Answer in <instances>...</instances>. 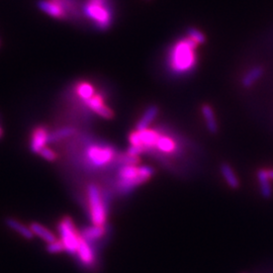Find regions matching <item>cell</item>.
<instances>
[{"instance_id":"cell-1","label":"cell","mask_w":273,"mask_h":273,"mask_svg":"<svg viewBox=\"0 0 273 273\" xmlns=\"http://www.w3.org/2000/svg\"><path fill=\"white\" fill-rule=\"evenodd\" d=\"M197 44L189 37L175 42L170 48L167 57V65L175 76L187 75L193 71L197 64L195 50Z\"/></svg>"},{"instance_id":"cell-2","label":"cell","mask_w":273,"mask_h":273,"mask_svg":"<svg viewBox=\"0 0 273 273\" xmlns=\"http://www.w3.org/2000/svg\"><path fill=\"white\" fill-rule=\"evenodd\" d=\"M84 15L99 31H107L113 21L111 0H85L81 7Z\"/></svg>"},{"instance_id":"cell-3","label":"cell","mask_w":273,"mask_h":273,"mask_svg":"<svg viewBox=\"0 0 273 273\" xmlns=\"http://www.w3.org/2000/svg\"><path fill=\"white\" fill-rule=\"evenodd\" d=\"M90 219L93 225L104 226L107 217L106 200L97 185L90 184L87 189Z\"/></svg>"},{"instance_id":"cell-4","label":"cell","mask_w":273,"mask_h":273,"mask_svg":"<svg viewBox=\"0 0 273 273\" xmlns=\"http://www.w3.org/2000/svg\"><path fill=\"white\" fill-rule=\"evenodd\" d=\"M118 176L117 188L122 194H127L136 186L148 181L147 178L140 174L136 165H123L118 172Z\"/></svg>"},{"instance_id":"cell-5","label":"cell","mask_w":273,"mask_h":273,"mask_svg":"<svg viewBox=\"0 0 273 273\" xmlns=\"http://www.w3.org/2000/svg\"><path fill=\"white\" fill-rule=\"evenodd\" d=\"M58 230L60 234V240L65 247V251L71 255H76L81 235L76 230L73 221L70 218H64L59 223Z\"/></svg>"},{"instance_id":"cell-6","label":"cell","mask_w":273,"mask_h":273,"mask_svg":"<svg viewBox=\"0 0 273 273\" xmlns=\"http://www.w3.org/2000/svg\"><path fill=\"white\" fill-rule=\"evenodd\" d=\"M116 156V151L111 146L91 145L86 149V159L93 167H103L110 163Z\"/></svg>"},{"instance_id":"cell-7","label":"cell","mask_w":273,"mask_h":273,"mask_svg":"<svg viewBox=\"0 0 273 273\" xmlns=\"http://www.w3.org/2000/svg\"><path fill=\"white\" fill-rule=\"evenodd\" d=\"M38 8L45 12L46 14L57 18V19H62V20H67L69 19L65 11L54 1L52 0H39L38 3Z\"/></svg>"},{"instance_id":"cell-8","label":"cell","mask_w":273,"mask_h":273,"mask_svg":"<svg viewBox=\"0 0 273 273\" xmlns=\"http://www.w3.org/2000/svg\"><path fill=\"white\" fill-rule=\"evenodd\" d=\"M85 103L87 107L103 119L108 120L113 117V111L103 103V99L100 95H94L89 100L85 101Z\"/></svg>"},{"instance_id":"cell-9","label":"cell","mask_w":273,"mask_h":273,"mask_svg":"<svg viewBox=\"0 0 273 273\" xmlns=\"http://www.w3.org/2000/svg\"><path fill=\"white\" fill-rule=\"evenodd\" d=\"M49 143V133L45 127H39L37 128L31 139L30 143V149L33 153L39 154L43 148H45L46 145Z\"/></svg>"},{"instance_id":"cell-10","label":"cell","mask_w":273,"mask_h":273,"mask_svg":"<svg viewBox=\"0 0 273 273\" xmlns=\"http://www.w3.org/2000/svg\"><path fill=\"white\" fill-rule=\"evenodd\" d=\"M76 255L78 256L80 262L83 265L86 266H91L94 262V252H93V248L91 246L90 243H88L87 241H85L82 237L80 239L79 242V246H78V250Z\"/></svg>"},{"instance_id":"cell-11","label":"cell","mask_w":273,"mask_h":273,"mask_svg":"<svg viewBox=\"0 0 273 273\" xmlns=\"http://www.w3.org/2000/svg\"><path fill=\"white\" fill-rule=\"evenodd\" d=\"M57 3L67 14L68 18H78L80 16L79 0H52Z\"/></svg>"},{"instance_id":"cell-12","label":"cell","mask_w":273,"mask_h":273,"mask_svg":"<svg viewBox=\"0 0 273 273\" xmlns=\"http://www.w3.org/2000/svg\"><path fill=\"white\" fill-rule=\"evenodd\" d=\"M159 108L156 105H150L145 111L142 118L139 120L136 126V131H144L153 123V121L158 116Z\"/></svg>"},{"instance_id":"cell-13","label":"cell","mask_w":273,"mask_h":273,"mask_svg":"<svg viewBox=\"0 0 273 273\" xmlns=\"http://www.w3.org/2000/svg\"><path fill=\"white\" fill-rule=\"evenodd\" d=\"M138 133L140 136L142 146H144L146 148V152L155 148L156 143L160 136V134L157 131L146 129L144 131H140V132L138 131Z\"/></svg>"},{"instance_id":"cell-14","label":"cell","mask_w":273,"mask_h":273,"mask_svg":"<svg viewBox=\"0 0 273 273\" xmlns=\"http://www.w3.org/2000/svg\"><path fill=\"white\" fill-rule=\"evenodd\" d=\"M7 227L11 230H13L14 232H16L17 234H19L21 237H24L25 239H28V240H31L35 237L33 231L31 230V228L24 225L22 223L18 222L17 220L15 219H12V218H8L6 221H5Z\"/></svg>"},{"instance_id":"cell-15","label":"cell","mask_w":273,"mask_h":273,"mask_svg":"<svg viewBox=\"0 0 273 273\" xmlns=\"http://www.w3.org/2000/svg\"><path fill=\"white\" fill-rule=\"evenodd\" d=\"M105 233V228L104 226H98V225H93L91 227L85 228L80 232L81 237L87 241L88 243L93 244V242L97 241L100 239Z\"/></svg>"},{"instance_id":"cell-16","label":"cell","mask_w":273,"mask_h":273,"mask_svg":"<svg viewBox=\"0 0 273 273\" xmlns=\"http://www.w3.org/2000/svg\"><path fill=\"white\" fill-rule=\"evenodd\" d=\"M257 178H258L262 196L264 198H270L272 196V188L270 185V178L268 176L267 170L260 169L257 172Z\"/></svg>"},{"instance_id":"cell-17","label":"cell","mask_w":273,"mask_h":273,"mask_svg":"<svg viewBox=\"0 0 273 273\" xmlns=\"http://www.w3.org/2000/svg\"><path fill=\"white\" fill-rule=\"evenodd\" d=\"M201 112H202V116L204 118L208 130L212 134H216L218 132L219 127H218L217 119H216V116H215L213 108L209 104H203L201 107Z\"/></svg>"},{"instance_id":"cell-18","label":"cell","mask_w":273,"mask_h":273,"mask_svg":"<svg viewBox=\"0 0 273 273\" xmlns=\"http://www.w3.org/2000/svg\"><path fill=\"white\" fill-rule=\"evenodd\" d=\"M263 73H264V70H263L262 67H260V66L253 67L243 77V79H242V85L244 87H246V88L251 87L252 85H254L262 77Z\"/></svg>"},{"instance_id":"cell-19","label":"cell","mask_w":273,"mask_h":273,"mask_svg":"<svg viewBox=\"0 0 273 273\" xmlns=\"http://www.w3.org/2000/svg\"><path fill=\"white\" fill-rule=\"evenodd\" d=\"M30 228L33 231L35 236L39 237L40 239H42L43 241H45L46 243H48V244L57 240L56 236L49 229H47V228L44 227L43 225H41L39 223H32Z\"/></svg>"},{"instance_id":"cell-20","label":"cell","mask_w":273,"mask_h":273,"mask_svg":"<svg viewBox=\"0 0 273 273\" xmlns=\"http://www.w3.org/2000/svg\"><path fill=\"white\" fill-rule=\"evenodd\" d=\"M155 148L157 150H159L162 153L165 154H172L175 152L176 150V144L175 142L168 136H159Z\"/></svg>"},{"instance_id":"cell-21","label":"cell","mask_w":273,"mask_h":273,"mask_svg":"<svg viewBox=\"0 0 273 273\" xmlns=\"http://www.w3.org/2000/svg\"><path fill=\"white\" fill-rule=\"evenodd\" d=\"M221 173L224 176L225 181L227 182L228 185L231 188L237 189L240 186V181H239L236 173L234 172L233 168L227 163H224L221 165Z\"/></svg>"},{"instance_id":"cell-22","label":"cell","mask_w":273,"mask_h":273,"mask_svg":"<svg viewBox=\"0 0 273 273\" xmlns=\"http://www.w3.org/2000/svg\"><path fill=\"white\" fill-rule=\"evenodd\" d=\"M75 134V129L73 128H70V127H65V128H62V129H59L51 134H49V143H52V142H58L62 139H65V138H69V136H72Z\"/></svg>"},{"instance_id":"cell-23","label":"cell","mask_w":273,"mask_h":273,"mask_svg":"<svg viewBox=\"0 0 273 273\" xmlns=\"http://www.w3.org/2000/svg\"><path fill=\"white\" fill-rule=\"evenodd\" d=\"M77 94L81 99H83L84 101H87L90 99L91 97L95 95V92L91 84L87 82H82L78 84L77 86Z\"/></svg>"},{"instance_id":"cell-24","label":"cell","mask_w":273,"mask_h":273,"mask_svg":"<svg viewBox=\"0 0 273 273\" xmlns=\"http://www.w3.org/2000/svg\"><path fill=\"white\" fill-rule=\"evenodd\" d=\"M187 37H189L191 40H193L197 45L206 43V37L204 35L194 28H189L187 30Z\"/></svg>"},{"instance_id":"cell-25","label":"cell","mask_w":273,"mask_h":273,"mask_svg":"<svg viewBox=\"0 0 273 273\" xmlns=\"http://www.w3.org/2000/svg\"><path fill=\"white\" fill-rule=\"evenodd\" d=\"M47 251L50 254H58V253L65 251V247L61 240H56L47 245Z\"/></svg>"},{"instance_id":"cell-26","label":"cell","mask_w":273,"mask_h":273,"mask_svg":"<svg viewBox=\"0 0 273 273\" xmlns=\"http://www.w3.org/2000/svg\"><path fill=\"white\" fill-rule=\"evenodd\" d=\"M119 161L123 165H136L140 162V159L135 156H131L127 153V154H123L122 156H120Z\"/></svg>"},{"instance_id":"cell-27","label":"cell","mask_w":273,"mask_h":273,"mask_svg":"<svg viewBox=\"0 0 273 273\" xmlns=\"http://www.w3.org/2000/svg\"><path fill=\"white\" fill-rule=\"evenodd\" d=\"M39 155L44 158L47 161H50V162H53L56 160L57 158V154L55 153V151H53L52 149H50L49 147L46 146L45 148H43L41 150V152L39 153Z\"/></svg>"},{"instance_id":"cell-28","label":"cell","mask_w":273,"mask_h":273,"mask_svg":"<svg viewBox=\"0 0 273 273\" xmlns=\"http://www.w3.org/2000/svg\"><path fill=\"white\" fill-rule=\"evenodd\" d=\"M146 152V148L143 147V146H130L127 153L131 156H135V157H138L140 154Z\"/></svg>"},{"instance_id":"cell-29","label":"cell","mask_w":273,"mask_h":273,"mask_svg":"<svg viewBox=\"0 0 273 273\" xmlns=\"http://www.w3.org/2000/svg\"><path fill=\"white\" fill-rule=\"evenodd\" d=\"M129 141H130V144L132 146H142V143H141V140H140V136H139V133L138 131L136 132H132L129 136ZM144 147V146H143Z\"/></svg>"},{"instance_id":"cell-30","label":"cell","mask_w":273,"mask_h":273,"mask_svg":"<svg viewBox=\"0 0 273 273\" xmlns=\"http://www.w3.org/2000/svg\"><path fill=\"white\" fill-rule=\"evenodd\" d=\"M267 173H268V176L269 178L273 180V169H270V170H267Z\"/></svg>"},{"instance_id":"cell-31","label":"cell","mask_w":273,"mask_h":273,"mask_svg":"<svg viewBox=\"0 0 273 273\" xmlns=\"http://www.w3.org/2000/svg\"><path fill=\"white\" fill-rule=\"evenodd\" d=\"M2 134H3V132H2V129H1V127H0V138L2 136Z\"/></svg>"}]
</instances>
